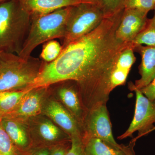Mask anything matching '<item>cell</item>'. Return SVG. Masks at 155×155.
<instances>
[{
  "label": "cell",
  "instance_id": "obj_1",
  "mask_svg": "<svg viewBox=\"0 0 155 155\" xmlns=\"http://www.w3.org/2000/svg\"><path fill=\"white\" fill-rule=\"evenodd\" d=\"M123 11L105 16L94 30L63 48L53 62L43 61L38 75L25 89L30 91L69 81L77 84L87 111L107 104L114 63L120 53L132 45L116 37Z\"/></svg>",
  "mask_w": 155,
  "mask_h": 155
},
{
  "label": "cell",
  "instance_id": "obj_2",
  "mask_svg": "<svg viewBox=\"0 0 155 155\" xmlns=\"http://www.w3.org/2000/svg\"><path fill=\"white\" fill-rule=\"evenodd\" d=\"M31 15L20 0L0 3V53H20L30 28Z\"/></svg>",
  "mask_w": 155,
  "mask_h": 155
},
{
  "label": "cell",
  "instance_id": "obj_3",
  "mask_svg": "<svg viewBox=\"0 0 155 155\" xmlns=\"http://www.w3.org/2000/svg\"><path fill=\"white\" fill-rule=\"evenodd\" d=\"M72 7L59 9L44 15H31L30 28L18 55L30 58L34 50L41 44L55 38H64L67 20Z\"/></svg>",
  "mask_w": 155,
  "mask_h": 155
},
{
  "label": "cell",
  "instance_id": "obj_4",
  "mask_svg": "<svg viewBox=\"0 0 155 155\" xmlns=\"http://www.w3.org/2000/svg\"><path fill=\"white\" fill-rule=\"evenodd\" d=\"M43 62L32 57L25 59L16 54L0 53V92L25 88L38 76Z\"/></svg>",
  "mask_w": 155,
  "mask_h": 155
},
{
  "label": "cell",
  "instance_id": "obj_5",
  "mask_svg": "<svg viewBox=\"0 0 155 155\" xmlns=\"http://www.w3.org/2000/svg\"><path fill=\"white\" fill-rule=\"evenodd\" d=\"M105 17L102 8L99 4H82L72 6L66 25L62 48L91 32Z\"/></svg>",
  "mask_w": 155,
  "mask_h": 155
},
{
  "label": "cell",
  "instance_id": "obj_6",
  "mask_svg": "<svg viewBox=\"0 0 155 155\" xmlns=\"http://www.w3.org/2000/svg\"><path fill=\"white\" fill-rule=\"evenodd\" d=\"M129 88L136 94L134 116L128 129L118 138L124 139L138 131V136L132 141L135 142L137 139L149 134L155 126V100L148 98L140 90L134 88L132 83L130 84Z\"/></svg>",
  "mask_w": 155,
  "mask_h": 155
},
{
  "label": "cell",
  "instance_id": "obj_7",
  "mask_svg": "<svg viewBox=\"0 0 155 155\" xmlns=\"http://www.w3.org/2000/svg\"><path fill=\"white\" fill-rule=\"evenodd\" d=\"M85 134L83 137H96L118 149L122 145L117 143L112 132L107 104H101L87 111L84 120Z\"/></svg>",
  "mask_w": 155,
  "mask_h": 155
},
{
  "label": "cell",
  "instance_id": "obj_8",
  "mask_svg": "<svg viewBox=\"0 0 155 155\" xmlns=\"http://www.w3.org/2000/svg\"><path fill=\"white\" fill-rule=\"evenodd\" d=\"M148 13L134 9H124L116 37L122 42H130L148 25Z\"/></svg>",
  "mask_w": 155,
  "mask_h": 155
},
{
  "label": "cell",
  "instance_id": "obj_9",
  "mask_svg": "<svg viewBox=\"0 0 155 155\" xmlns=\"http://www.w3.org/2000/svg\"><path fill=\"white\" fill-rule=\"evenodd\" d=\"M45 114L70 136L84 137L79 122L68 110L56 101L48 103L44 109Z\"/></svg>",
  "mask_w": 155,
  "mask_h": 155
},
{
  "label": "cell",
  "instance_id": "obj_10",
  "mask_svg": "<svg viewBox=\"0 0 155 155\" xmlns=\"http://www.w3.org/2000/svg\"><path fill=\"white\" fill-rule=\"evenodd\" d=\"M31 15H44L82 4H99L95 0H20Z\"/></svg>",
  "mask_w": 155,
  "mask_h": 155
},
{
  "label": "cell",
  "instance_id": "obj_11",
  "mask_svg": "<svg viewBox=\"0 0 155 155\" xmlns=\"http://www.w3.org/2000/svg\"><path fill=\"white\" fill-rule=\"evenodd\" d=\"M133 45L120 53L114 63L110 80L111 92L117 87L125 83L131 67L136 61Z\"/></svg>",
  "mask_w": 155,
  "mask_h": 155
},
{
  "label": "cell",
  "instance_id": "obj_12",
  "mask_svg": "<svg viewBox=\"0 0 155 155\" xmlns=\"http://www.w3.org/2000/svg\"><path fill=\"white\" fill-rule=\"evenodd\" d=\"M134 51L138 52L141 57L139 68L140 78L132 83L134 88L140 90L149 84L155 78V46H137Z\"/></svg>",
  "mask_w": 155,
  "mask_h": 155
},
{
  "label": "cell",
  "instance_id": "obj_13",
  "mask_svg": "<svg viewBox=\"0 0 155 155\" xmlns=\"http://www.w3.org/2000/svg\"><path fill=\"white\" fill-rule=\"evenodd\" d=\"M47 88L35 89L28 91L16 109L5 117L14 119L18 117L28 118L39 114L41 111L42 96Z\"/></svg>",
  "mask_w": 155,
  "mask_h": 155
},
{
  "label": "cell",
  "instance_id": "obj_14",
  "mask_svg": "<svg viewBox=\"0 0 155 155\" xmlns=\"http://www.w3.org/2000/svg\"><path fill=\"white\" fill-rule=\"evenodd\" d=\"M1 125L15 145L24 147L28 144V138L25 127L15 119L4 117L0 119Z\"/></svg>",
  "mask_w": 155,
  "mask_h": 155
},
{
  "label": "cell",
  "instance_id": "obj_15",
  "mask_svg": "<svg viewBox=\"0 0 155 155\" xmlns=\"http://www.w3.org/2000/svg\"><path fill=\"white\" fill-rule=\"evenodd\" d=\"M58 94L62 102L76 118L78 121L83 119V109L78 93L72 87H61L58 91Z\"/></svg>",
  "mask_w": 155,
  "mask_h": 155
},
{
  "label": "cell",
  "instance_id": "obj_16",
  "mask_svg": "<svg viewBox=\"0 0 155 155\" xmlns=\"http://www.w3.org/2000/svg\"><path fill=\"white\" fill-rule=\"evenodd\" d=\"M87 155H126L122 150L114 147L96 137H83Z\"/></svg>",
  "mask_w": 155,
  "mask_h": 155
},
{
  "label": "cell",
  "instance_id": "obj_17",
  "mask_svg": "<svg viewBox=\"0 0 155 155\" xmlns=\"http://www.w3.org/2000/svg\"><path fill=\"white\" fill-rule=\"evenodd\" d=\"M29 91L23 89L0 92V119L11 114Z\"/></svg>",
  "mask_w": 155,
  "mask_h": 155
},
{
  "label": "cell",
  "instance_id": "obj_18",
  "mask_svg": "<svg viewBox=\"0 0 155 155\" xmlns=\"http://www.w3.org/2000/svg\"><path fill=\"white\" fill-rule=\"evenodd\" d=\"M38 131L41 138L48 142L56 141L62 136L61 130L49 120H44L40 124Z\"/></svg>",
  "mask_w": 155,
  "mask_h": 155
},
{
  "label": "cell",
  "instance_id": "obj_19",
  "mask_svg": "<svg viewBox=\"0 0 155 155\" xmlns=\"http://www.w3.org/2000/svg\"><path fill=\"white\" fill-rule=\"evenodd\" d=\"M131 43L134 48L137 46L142 45L155 46V23H150L149 21L146 28L136 37Z\"/></svg>",
  "mask_w": 155,
  "mask_h": 155
},
{
  "label": "cell",
  "instance_id": "obj_20",
  "mask_svg": "<svg viewBox=\"0 0 155 155\" xmlns=\"http://www.w3.org/2000/svg\"><path fill=\"white\" fill-rule=\"evenodd\" d=\"M62 50V46L57 41L52 40L46 42L43 46L41 59L46 63H51L59 57Z\"/></svg>",
  "mask_w": 155,
  "mask_h": 155
},
{
  "label": "cell",
  "instance_id": "obj_21",
  "mask_svg": "<svg viewBox=\"0 0 155 155\" xmlns=\"http://www.w3.org/2000/svg\"><path fill=\"white\" fill-rule=\"evenodd\" d=\"M14 144L0 122V155H18Z\"/></svg>",
  "mask_w": 155,
  "mask_h": 155
},
{
  "label": "cell",
  "instance_id": "obj_22",
  "mask_svg": "<svg viewBox=\"0 0 155 155\" xmlns=\"http://www.w3.org/2000/svg\"><path fill=\"white\" fill-rule=\"evenodd\" d=\"M154 0H125L124 9H134L148 13L154 9Z\"/></svg>",
  "mask_w": 155,
  "mask_h": 155
},
{
  "label": "cell",
  "instance_id": "obj_23",
  "mask_svg": "<svg viewBox=\"0 0 155 155\" xmlns=\"http://www.w3.org/2000/svg\"><path fill=\"white\" fill-rule=\"evenodd\" d=\"M125 0H101V5L105 16L116 14L124 9Z\"/></svg>",
  "mask_w": 155,
  "mask_h": 155
},
{
  "label": "cell",
  "instance_id": "obj_24",
  "mask_svg": "<svg viewBox=\"0 0 155 155\" xmlns=\"http://www.w3.org/2000/svg\"><path fill=\"white\" fill-rule=\"evenodd\" d=\"M71 143L70 148L65 155H87L83 137H71Z\"/></svg>",
  "mask_w": 155,
  "mask_h": 155
},
{
  "label": "cell",
  "instance_id": "obj_25",
  "mask_svg": "<svg viewBox=\"0 0 155 155\" xmlns=\"http://www.w3.org/2000/svg\"><path fill=\"white\" fill-rule=\"evenodd\" d=\"M140 90L150 100H155V78L147 86Z\"/></svg>",
  "mask_w": 155,
  "mask_h": 155
},
{
  "label": "cell",
  "instance_id": "obj_26",
  "mask_svg": "<svg viewBox=\"0 0 155 155\" xmlns=\"http://www.w3.org/2000/svg\"><path fill=\"white\" fill-rule=\"evenodd\" d=\"M69 149H68L66 146H60L52 150L51 155H65Z\"/></svg>",
  "mask_w": 155,
  "mask_h": 155
},
{
  "label": "cell",
  "instance_id": "obj_27",
  "mask_svg": "<svg viewBox=\"0 0 155 155\" xmlns=\"http://www.w3.org/2000/svg\"><path fill=\"white\" fill-rule=\"evenodd\" d=\"M135 142L130 143L129 146H125L122 145V149L126 155H135L134 150H133Z\"/></svg>",
  "mask_w": 155,
  "mask_h": 155
},
{
  "label": "cell",
  "instance_id": "obj_28",
  "mask_svg": "<svg viewBox=\"0 0 155 155\" xmlns=\"http://www.w3.org/2000/svg\"><path fill=\"white\" fill-rule=\"evenodd\" d=\"M51 151L48 148H42L35 151L31 155H51Z\"/></svg>",
  "mask_w": 155,
  "mask_h": 155
},
{
  "label": "cell",
  "instance_id": "obj_29",
  "mask_svg": "<svg viewBox=\"0 0 155 155\" xmlns=\"http://www.w3.org/2000/svg\"><path fill=\"white\" fill-rule=\"evenodd\" d=\"M155 11V7L154 9ZM149 22H150V23H155V13L154 16L151 19H149Z\"/></svg>",
  "mask_w": 155,
  "mask_h": 155
},
{
  "label": "cell",
  "instance_id": "obj_30",
  "mask_svg": "<svg viewBox=\"0 0 155 155\" xmlns=\"http://www.w3.org/2000/svg\"><path fill=\"white\" fill-rule=\"evenodd\" d=\"M155 130V126L151 130L150 132H152V131H154V130Z\"/></svg>",
  "mask_w": 155,
  "mask_h": 155
},
{
  "label": "cell",
  "instance_id": "obj_31",
  "mask_svg": "<svg viewBox=\"0 0 155 155\" xmlns=\"http://www.w3.org/2000/svg\"><path fill=\"white\" fill-rule=\"evenodd\" d=\"M95 1H97V2H98L99 3H100L101 5V0H95Z\"/></svg>",
  "mask_w": 155,
  "mask_h": 155
},
{
  "label": "cell",
  "instance_id": "obj_32",
  "mask_svg": "<svg viewBox=\"0 0 155 155\" xmlns=\"http://www.w3.org/2000/svg\"><path fill=\"white\" fill-rule=\"evenodd\" d=\"M5 1V0H0V3L3 2V1Z\"/></svg>",
  "mask_w": 155,
  "mask_h": 155
},
{
  "label": "cell",
  "instance_id": "obj_33",
  "mask_svg": "<svg viewBox=\"0 0 155 155\" xmlns=\"http://www.w3.org/2000/svg\"><path fill=\"white\" fill-rule=\"evenodd\" d=\"M154 2H155V0H154Z\"/></svg>",
  "mask_w": 155,
  "mask_h": 155
}]
</instances>
